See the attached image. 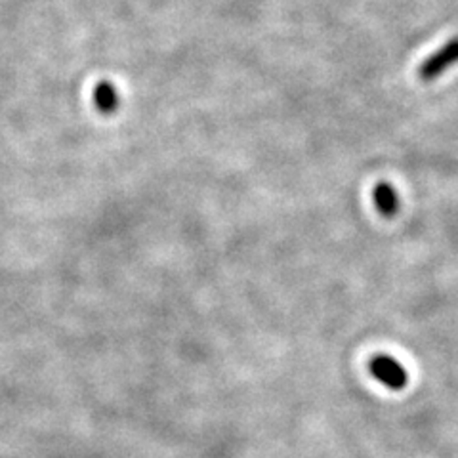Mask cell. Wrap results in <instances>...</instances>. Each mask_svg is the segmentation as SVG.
Returning a JSON list of instances; mask_svg holds the SVG:
<instances>
[{"label":"cell","mask_w":458,"mask_h":458,"mask_svg":"<svg viewBox=\"0 0 458 458\" xmlns=\"http://www.w3.org/2000/svg\"><path fill=\"white\" fill-rule=\"evenodd\" d=\"M456 64H458V37L447 40L439 50H436L432 55L426 57L419 67V77L424 82H432Z\"/></svg>","instance_id":"cell-1"},{"label":"cell","mask_w":458,"mask_h":458,"mask_svg":"<svg viewBox=\"0 0 458 458\" xmlns=\"http://www.w3.org/2000/svg\"><path fill=\"white\" fill-rule=\"evenodd\" d=\"M369 372L375 377L380 384H384L386 388L390 390H403L407 382H409V375L407 370L403 369L399 361H395L394 357L390 355H375L369 361Z\"/></svg>","instance_id":"cell-2"},{"label":"cell","mask_w":458,"mask_h":458,"mask_svg":"<svg viewBox=\"0 0 458 458\" xmlns=\"http://www.w3.org/2000/svg\"><path fill=\"white\" fill-rule=\"evenodd\" d=\"M372 199H375V207L384 218H394L399 212V195L388 182L377 183Z\"/></svg>","instance_id":"cell-3"}]
</instances>
